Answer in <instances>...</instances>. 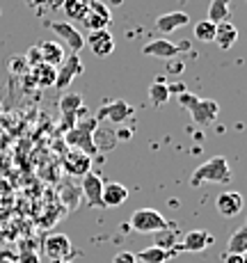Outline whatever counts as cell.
<instances>
[{
	"label": "cell",
	"instance_id": "6da1fadb",
	"mask_svg": "<svg viewBox=\"0 0 247 263\" xmlns=\"http://www.w3.org/2000/svg\"><path fill=\"white\" fill-rule=\"evenodd\" d=\"M179 105L185 108L190 112V117L197 126H211L220 115V103L215 99H199L197 94L193 92H181L179 94Z\"/></svg>",
	"mask_w": 247,
	"mask_h": 263
},
{
	"label": "cell",
	"instance_id": "7a4b0ae2",
	"mask_svg": "<svg viewBox=\"0 0 247 263\" xmlns=\"http://www.w3.org/2000/svg\"><path fill=\"white\" fill-rule=\"evenodd\" d=\"M231 181V167L224 156H213L211 160L201 163L190 176V185L197 188L201 183H229Z\"/></svg>",
	"mask_w": 247,
	"mask_h": 263
},
{
	"label": "cell",
	"instance_id": "3957f363",
	"mask_svg": "<svg viewBox=\"0 0 247 263\" xmlns=\"http://www.w3.org/2000/svg\"><path fill=\"white\" fill-rule=\"evenodd\" d=\"M97 128H99V121L94 117L83 119L67 130L64 140H67V144L75 151H83V154H87V156H97L99 151H97V144H94V140H92Z\"/></svg>",
	"mask_w": 247,
	"mask_h": 263
},
{
	"label": "cell",
	"instance_id": "277c9868",
	"mask_svg": "<svg viewBox=\"0 0 247 263\" xmlns=\"http://www.w3.org/2000/svg\"><path fill=\"white\" fill-rule=\"evenodd\" d=\"M128 227L138 234H158L163 229H169V222L163 217V213L156 209H138L130 217Z\"/></svg>",
	"mask_w": 247,
	"mask_h": 263
},
{
	"label": "cell",
	"instance_id": "5b68a950",
	"mask_svg": "<svg viewBox=\"0 0 247 263\" xmlns=\"http://www.w3.org/2000/svg\"><path fill=\"white\" fill-rule=\"evenodd\" d=\"M60 39H62V46L69 50V53H80L85 44V37L80 34V30H75L71 23H62V21H48L46 23Z\"/></svg>",
	"mask_w": 247,
	"mask_h": 263
},
{
	"label": "cell",
	"instance_id": "8992f818",
	"mask_svg": "<svg viewBox=\"0 0 247 263\" xmlns=\"http://www.w3.org/2000/svg\"><path fill=\"white\" fill-rule=\"evenodd\" d=\"M112 23V12L105 3L101 0H92L87 9V16L83 18V25L87 30H108V25Z\"/></svg>",
	"mask_w": 247,
	"mask_h": 263
},
{
	"label": "cell",
	"instance_id": "52a82bcc",
	"mask_svg": "<svg viewBox=\"0 0 247 263\" xmlns=\"http://www.w3.org/2000/svg\"><path fill=\"white\" fill-rule=\"evenodd\" d=\"M135 115V110L130 108L126 101H112V103H108V105H103V108L97 112V121H110V124H117V126H122L124 121H128L130 117Z\"/></svg>",
	"mask_w": 247,
	"mask_h": 263
},
{
	"label": "cell",
	"instance_id": "ba28073f",
	"mask_svg": "<svg viewBox=\"0 0 247 263\" xmlns=\"http://www.w3.org/2000/svg\"><path fill=\"white\" fill-rule=\"evenodd\" d=\"M215 242V238L206 229H193L176 242V252H204Z\"/></svg>",
	"mask_w": 247,
	"mask_h": 263
},
{
	"label": "cell",
	"instance_id": "9c48e42d",
	"mask_svg": "<svg viewBox=\"0 0 247 263\" xmlns=\"http://www.w3.org/2000/svg\"><path fill=\"white\" fill-rule=\"evenodd\" d=\"M80 73H83V62H80L78 53H69L67 58H64V62L60 64L53 87H58V89L69 87V85H71V80L75 78V76H80Z\"/></svg>",
	"mask_w": 247,
	"mask_h": 263
},
{
	"label": "cell",
	"instance_id": "30bf717a",
	"mask_svg": "<svg viewBox=\"0 0 247 263\" xmlns=\"http://www.w3.org/2000/svg\"><path fill=\"white\" fill-rule=\"evenodd\" d=\"M80 192L85 195V201H87L89 209H99V206H103V201H101V192H103V179H101L99 174H92V172H87V174L83 176V181H80Z\"/></svg>",
	"mask_w": 247,
	"mask_h": 263
},
{
	"label": "cell",
	"instance_id": "8fae6325",
	"mask_svg": "<svg viewBox=\"0 0 247 263\" xmlns=\"http://www.w3.org/2000/svg\"><path fill=\"white\" fill-rule=\"evenodd\" d=\"M44 252L50 261L53 259H69L71 256V240L67 234H50L44 240Z\"/></svg>",
	"mask_w": 247,
	"mask_h": 263
},
{
	"label": "cell",
	"instance_id": "7c38bea8",
	"mask_svg": "<svg viewBox=\"0 0 247 263\" xmlns=\"http://www.w3.org/2000/svg\"><path fill=\"white\" fill-rule=\"evenodd\" d=\"M85 44L99 58H105V55H110L115 50V39L108 30H89V34L85 37Z\"/></svg>",
	"mask_w": 247,
	"mask_h": 263
},
{
	"label": "cell",
	"instance_id": "4fadbf2b",
	"mask_svg": "<svg viewBox=\"0 0 247 263\" xmlns=\"http://www.w3.org/2000/svg\"><path fill=\"white\" fill-rule=\"evenodd\" d=\"M215 209L222 217H236L243 211V195L236 190L220 192L218 199H215Z\"/></svg>",
	"mask_w": 247,
	"mask_h": 263
},
{
	"label": "cell",
	"instance_id": "5bb4252c",
	"mask_svg": "<svg viewBox=\"0 0 247 263\" xmlns=\"http://www.w3.org/2000/svg\"><path fill=\"white\" fill-rule=\"evenodd\" d=\"M64 170H67V174H71V176H85L89 170H92V156L71 149L67 154V158H64Z\"/></svg>",
	"mask_w": 247,
	"mask_h": 263
},
{
	"label": "cell",
	"instance_id": "9a60e30c",
	"mask_svg": "<svg viewBox=\"0 0 247 263\" xmlns=\"http://www.w3.org/2000/svg\"><path fill=\"white\" fill-rule=\"evenodd\" d=\"M126 199H128V188H126V185L117 183V181H108V183H103V192H101V201H103V206L115 209V206L126 204Z\"/></svg>",
	"mask_w": 247,
	"mask_h": 263
},
{
	"label": "cell",
	"instance_id": "2e32d148",
	"mask_svg": "<svg viewBox=\"0 0 247 263\" xmlns=\"http://www.w3.org/2000/svg\"><path fill=\"white\" fill-rule=\"evenodd\" d=\"M188 23H190V16L185 12H167V14H160L154 25L160 34H169V32H174V30L183 28V25H188Z\"/></svg>",
	"mask_w": 247,
	"mask_h": 263
},
{
	"label": "cell",
	"instance_id": "e0dca14e",
	"mask_svg": "<svg viewBox=\"0 0 247 263\" xmlns=\"http://www.w3.org/2000/svg\"><path fill=\"white\" fill-rule=\"evenodd\" d=\"M181 53L179 44H172L167 39H154L147 46L142 48V55H151V58H163V60H172Z\"/></svg>",
	"mask_w": 247,
	"mask_h": 263
},
{
	"label": "cell",
	"instance_id": "ac0fdd59",
	"mask_svg": "<svg viewBox=\"0 0 247 263\" xmlns=\"http://www.w3.org/2000/svg\"><path fill=\"white\" fill-rule=\"evenodd\" d=\"M37 50H39L42 62L50 64V67H60V64L64 62V58H67V48L58 42H42L37 46Z\"/></svg>",
	"mask_w": 247,
	"mask_h": 263
},
{
	"label": "cell",
	"instance_id": "d6986e66",
	"mask_svg": "<svg viewBox=\"0 0 247 263\" xmlns=\"http://www.w3.org/2000/svg\"><path fill=\"white\" fill-rule=\"evenodd\" d=\"M179 254V252L174 250H167V247H158V245H149L144 247V250H140L138 254H135V259L142 261V263H167L169 259H174V256Z\"/></svg>",
	"mask_w": 247,
	"mask_h": 263
},
{
	"label": "cell",
	"instance_id": "ffe728a7",
	"mask_svg": "<svg viewBox=\"0 0 247 263\" xmlns=\"http://www.w3.org/2000/svg\"><path fill=\"white\" fill-rule=\"evenodd\" d=\"M55 76H58V67H50L46 62H37L30 67V78L37 87H53Z\"/></svg>",
	"mask_w": 247,
	"mask_h": 263
},
{
	"label": "cell",
	"instance_id": "44dd1931",
	"mask_svg": "<svg viewBox=\"0 0 247 263\" xmlns=\"http://www.w3.org/2000/svg\"><path fill=\"white\" fill-rule=\"evenodd\" d=\"M213 42L218 44L222 50H229L234 46L236 42H238V28H236L231 21H224V23H218L215 25V37Z\"/></svg>",
	"mask_w": 247,
	"mask_h": 263
},
{
	"label": "cell",
	"instance_id": "7402d4cb",
	"mask_svg": "<svg viewBox=\"0 0 247 263\" xmlns=\"http://www.w3.org/2000/svg\"><path fill=\"white\" fill-rule=\"evenodd\" d=\"M208 21L215 23V25L224 23V21H231V0H211Z\"/></svg>",
	"mask_w": 247,
	"mask_h": 263
},
{
	"label": "cell",
	"instance_id": "603a6c76",
	"mask_svg": "<svg viewBox=\"0 0 247 263\" xmlns=\"http://www.w3.org/2000/svg\"><path fill=\"white\" fill-rule=\"evenodd\" d=\"M226 252L229 254H245L247 252V222L238 227L226 240Z\"/></svg>",
	"mask_w": 247,
	"mask_h": 263
},
{
	"label": "cell",
	"instance_id": "cb8c5ba5",
	"mask_svg": "<svg viewBox=\"0 0 247 263\" xmlns=\"http://www.w3.org/2000/svg\"><path fill=\"white\" fill-rule=\"evenodd\" d=\"M89 3H92V0H64L62 9H64V14H67L69 21H78V23H83V18L87 16Z\"/></svg>",
	"mask_w": 247,
	"mask_h": 263
},
{
	"label": "cell",
	"instance_id": "d4e9b609",
	"mask_svg": "<svg viewBox=\"0 0 247 263\" xmlns=\"http://www.w3.org/2000/svg\"><path fill=\"white\" fill-rule=\"evenodd\" d=\"M149 101L154 105H165L169 101V89L163 78H156L154 83L149 85Z\"/></svg>",
	"mask_w": 247,
	"mask_h": 263
},
{
	"label": "cell",
	"instance_id": "484cf974",
	"mask_svg": "<svg viewBox=\"0 0 247 263\" xmlns=\"http://www.w3.org/2000/svg\"><path fill=\"white\" fill-rule=\"evenodd\" d=\"M80 103H83V96H80V94H64V99L60 101V108H62L64 117L73 119L75 112L80 110Z\"/></svg>",
	"mask_w": 247,
	"mask_h": 263
},
{
	"label": "cell",
	"instance_id": "4316f807",
	"mask_svg": "<svg viewBox=\"0 0 247 263\" xmlns=\"http://www.w3.org/2000/svg\"><path fill=\"white\" fill-rule=\"evenodd\" d=\"M195 37H197L199 42H204V44L213 42V37H215V23H211L208 18H206V21H199L197 25H195Z\"/></svg>",
	"mask_w": 247,
	"mask_h": 263
},
{
	"label": "cell",
	"instance_id": "83f0119b",
	"mask_svg": "<svg viewBox=\"0 0 247 263\" xmlns=\"http://www.w3.org/2000/svg\"><path fill=\"white\" fill-rule=\"evenodd\" d=\"M172 229V227H169ZM169 229H163V231H158V234H154L156 236V245L158 247H167V250H176V238H174V231H169Z\"/></svg>",
	"mask_w": 247,
	"mask_h": 263
},
{
	"label": "cell",
	"instance_id": "f1b7e54d",
	"mask_svg": "<svg viewBox=\"0 0 247 263\" xmlns=\"http://www.w3.org/2000/svg\"><path fill=\"white\" fill-rule=\"evenodd\" d=\"M9 67H12L14 73H25L30 64H28V60H25V55H16V58L9 60Z\"/></svg>",
	"mask_w": 247,
	"mask_h": 263
},
{
	"label": "cell",
	"instance_id": "f546056e",
	"mask_svg": "<svg viewBox=\"0 0 247 263\" xmlns=\"http://www.w3.org/2000/svg\"><path fill=\"white\" fill-rule=\"evenodd\" d=\"M16 263H39V254L34 250H23L16 254Z\"/></svg>",
	"mask_w": 247,
	"mask_h": 263
},
{
	"label": "cell",
	"instance_id": "4dcf8cb0",
	"mask_svg": "<svg viewBox=\"0 0 247 263\" xmlns=\"http://www.w3.org/2000/svg\"><path fill=\"white\" fill-rule=\"evenodd\" d=\"M112 263H138V259H135L133 252H117Z\"/></svg>",
	"mask_w": 247,
	"mask_h": 263
},
{
	"label": "cell",
	"instance_id": "1f68e13d",
	"mask_svg": "<svg viewBox=\"0 0 247 263\" xmlns=\"http://www.w3.org/2000/svg\"><path fill=\"white\" fill-rule=\"evenodd\" d=\"M222 263H247V259H245V254H226L222 256Z\"/></svg>",
	"mask_w": 247,
	"mask_h": 263
},
{
	"label": "cell",
	"instance_id": "d6a6232c",
	"mask_svg": "<svg viewBox=\"0 0 247 263\" xmlns=\"http://www.w3.org/2000/svg\"><path fill=\"white\" fill-rule=\"evenodd\" d=\"M0 263H16V254L12 250H0Z\"/></svg>",
	"mask_w": 247,
	"mask_h": 263
},
{
	"label": "cell",
	"instance_id": "836d02e7",
	"mask_svg": "<svg viewBox=\"0 0 247 263\" xmlns=\"http://www.w3.org/2000/svg\"><path fill=\"white\" fill-rule=\"evenodd\" d=\"M25 3H28V5H30V7L39 9V7H42V5H44V3H46V5H48V0H25Z\"/></svg>",
	"mask_w": 247,
	"mask_h": 263
},
{
	"label": "cell",
	"instance_id": "e575fe53",
	"mask_svg": "<svg viewBox=\"0 0 247 263\" xmlns=\"http://www.w3.org/2000/svg\"><path fill=\"white\" fill-rule=\"evenodd\" d=\"M48 5H50L53 9H60V7L64 5V0H48Z\"/></svg>",
	"mask_w": 247,
	"mask_h": 263
},
{
	"label": "cell",
	"instance_id": "d590c367",
	"mask_svg": "<svg viewBox=\"0 0 247 263\" xmlns=\"http://www.w3.org/2000/svg\"><path fill=\"white\" fill-rule=\"evenodd\" d=\"M169 71H176V73H181V71H183V64H169Z\"/></svg>",
	"mask_w": 247,
	"mask_h": 263
},
{
	"label": "cell",
	"instance_id": "8d00e7d4",
	"mask_svg": "<svg viewBox=\"0 0 247 263\" xmlns=\"http://www.w3.org/2000/svg\"><path fill=\"white\" fill-rule=\"evenodd\" d=\"M50 263H71V261H69V259H53Z\"/></svg>",
	"mask_w": 247,
	"mask_h": 263
}]
</instances>
